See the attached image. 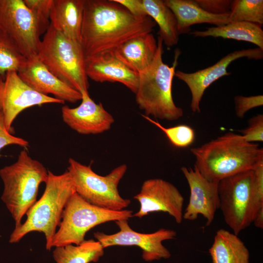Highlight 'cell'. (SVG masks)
<instances>
[{"label":"cell","mask_w":263,"mask_h":263,"mask_svg":"<svg viewBox=\"0 0 263 263\" xmlns=\"http://www.w3.org/2000/svg\"><path fill=\"white\" fill-rule=\"evenodd\" d=\"M156 24L149 16H134L114 0H85L80 44L85 58L151 33Z\"/></svg>","instance_id":"obj_1"},{"label":"cell","mask_w":263,"mask_h":263,"mask_svg":"<svg viewBox=\"0 0 263 263\" xmlns=\"http://www.w3.org/2000/svg\"><path fill=\"white\" fill-rule=\"evenodd\" d=\"M190 151L195 159L194 167L207 180L216 182L253 169L263 159L259 144L248 142L241 134L230 132Z\"/></svg>","instance_id":"obj_2"},{"label":"cell","mask_w":263,"mask_h":263,"mask_svg":"<svg viewBox=\"0 0 263 263\" xmlns=\"http://www.w3.org/2000/svg\"><path fill=\"white\" fill-rule=\"evenodd\" d=\"M45 183L41 197L27 212L26 221L15 227L11 233L10 243H18L28 233L37 231L44 234L46 248L51 249L52 240L61 222L65 207L75 190L67 171L56 175L48 170Z\"/></svg>","instance_id":"obj_3"},{"label":"cell","mask_w":263,"mask_h":263,"mask_svg":"<svg viewBox=\"0 0 263 263\" xmlns=\"http://www.w3.org/2000/svg\"><path fill=\"white\" fill-rule=\"evenodd\" d=\"M157 41V50L153 62L139 74L135 101L146 116L175 121L184 114L183 109L175 104L172 94V80L180 52L176 51L173 65L169 66L163 61L162 39L158 37Z\"/></svg>","instance_id":"obj_4"},{"label":"cell","mask_w":263,"mask_h":263,"mask_svg":"<svg viewBox=\"0 0 263 263\" xmlns=\"http://www.w3.org/2000/svg\"><path fill=\"white\" fill-rule=\"evenodd\" d=\"M48 170L25 150L19 153L17 161L0 169L4 189L1 197L17 227L29 208L37 201L39 187L45 183Z\"/></svg>","instance_id":"obj_5"},{"label":"cell","mask_w":263,"mask_h":263,"mask_svg":"<svg viewBox=\"0 0 263 263\" xmlns=\"http://www.w3.org/2000/svg\"><path fill=\"white\" fill-rule=\"evenodd\" d=\"M37 56L56 77L81 93L90 85L85 57L80 42L71 39L50 24L41 40Z\"/></svg>","instance_id":"obj_6"},{"label":"cell","mask_w":263,"mask_h":263,"mask_svg":"<svg viewBox=\"0 0 263 263\" xmlns=\"http://www.w3.org/2000/svg\"><path fill=\"white\" fill-rule=\"evenodd\" d=\"M219 208L233 233H239L253 223L263 201L257 196L253 169L244 171L221 180L218 184Z\"/></svg>","instance_id":"obj_7"},{"label":"cell","mask_w":263,"mask_h":263,"mask_svg":"<svg viewBox=\"0 0 263 263\" xmlns=\"http://www.w3.org/2000/svg\"><path fill=\"white\" fill-rule=\"evenodd\" d=\"M133 217V211L109 210L92 205L75 192L64 209L58 229L53 237L51 247L79 244L93 227L110 221Z\"/></svg>","instance_id":"obj_8"},{"label":"cell","mask_w":263,"mask_h":263,"mask_svg":"<svg viewBox=\"0 0 263 263\" xmlns=\"http://www.w3.org/2000/svg\"><path fill=\"white\" fill-rule=\"evenodd\" d=\"M70 174L75 192L88 203L112 210L125 209L130 200L121 197L118 186L127 170L122 164L105 176L95 173L91 166L83 165L72 158L68 160Z\"/></svg>","instance_id":"obj_9"},{"label":"cell","mask_w":263,"mask_h":263,"mask_svg":"<svg viewBox=\"0 0 263 263\" xmlns=\"http://www.w3.org/2000/svg\"><path fill=\"white\" fill-rule=\"evenodd\" d=\"M0 29L26 58L37 56L43 33L23 0H0Z\"/></svg>","instance_id":"obj_10"},{"label":"cell","mask_w":263,"mask_h":263,"mask_svg":"<svg viewBox=\"0 0 263 263\" xmlns=\"http://www.w3.org/2000/svg\"><path fill=\"white\" fill-rule=\"evenodd\" d=\"M119 231L112 234L101 232L94 233V236L103 247L112 246H137L142 251V258L147 262L167 259L170 257L169 251L162 242L174 239L175 231L161 228L151 233H142L133 230L127 220L115 221Z\"/></svg>","instance_id":"obj_11"},{"label":"cell","mask_w":263,"mask_h":263,"mask_svg":"<svg viewBox=\"0 0 263 263\" xmlns=\"http://www.w3.org/2000/svg\"><path fill=\"white\" fill-rule=\"evenodd\" d=\"M49 103L64 104L65 102L35 91L16 71L7 72L4 76L0 75V112L10 132H12V124L21 112L35 106Z\"/></svg>","instance_id":"obj_12"},{"label":"cell","mask_w":263,"mask_h":263,"mask_svg":"<svg viewBox=\"0 0 263 263\" xmlns=\"http://www.w3.org/2000/svg\"><path fill=\"white\" fill-rule=\"evenodd\" d=\"M140 204L133 217L139 218L153 212H164L180 224L183 220L184 198L172 183L161 178H151L142 184L140 192L133 197Z\"/></svg>","instance_id":"obj_13"},{"label":"cell","mask_w":263,"mask_h":263,"mask_svg":"<svg viewBox=\"0 0 263 263\" xmlns=\"http://www.w3.org/2000/svg\"><path fill=\"white\" fill-rule=\"evenodd\" d=\"M242 57L260 60L263 58V50L257 47L235 51L228 54L214 64L193 73L175 71L174 76L188 87L191 95L190 109L193 113L201 112L200 102L206 90L214 81L231 74L227 68L233 61Z\"/></svg>","instance_id":"obj_14"},{"label":"cell","mask_w":263,"mask_h":263,"mask_svg":"<svg viewBox=\"0 0 263 263\" xmlns=\"http://www.w3.org/2000/svg\"><path fill=\"white\" fill-rule=\"evenodd\" d=\"M181 171L190 190L188 204L183 212V219L194 221L201 215L206 220V226H209L219 208V182L207 180L194 167H182Z\"/></svg>","instance_id":"obj_15"},{"label":"cell","mask_w":263,"mask_h":263,"mask_svg":"<svg viewBox=\"0 0 263 263\" xmlns=\"http://www.w3.org/2000/svg\"><path fill=\"white\" fill-rule=\"evenodd\" d=\"M81 104L76 107L61 108L63 121L70 128L81 134H97L109 130L114 122L113 116L101 102L95 103L88 91L81 93Z\"/></svg>","instance_id":"obj_16"},{"label":"cell","mask_w":263,"mask_h":263,"mask_svg":"<svg viewBox=\"0 0 263 263\" xmlns=\"http://www.w3.org/2000/svg\"><path fill=\"white\" fill-rule=\"evenodd\" d=\"M17 72L26 84L39 93L53 95L64 102L74 103L81 100V94L56 77L37 56L27 58Z\"/></svg>","instance_id":"obj_17"},{"label":"cell","mask_w":263,"mask_h":263,"mask_svg":"<svg viewBox=\"0 0 263 263\" xmlns=\"http://www.w3.org/2000/svg\"><path fill=\"white\" fill-rule=\"evenodd\" d=\"M87 77L98 82H119L134 94L139 75L131 70L115 56L113 51H105L85 58Z\"/></svg>","instance_id":"obj_18"},{"label":"cell","mask_w":263,"mask_h":263,"mask_svg":"<svg viewBox=\"0 0 263 263\" xmlns=\"http://www.w3.org/2000/svg\"><path fill=\"white\" fill-rule=\"evenodd\" d=\"M157 50V41L152 33L132 38L113 50L116 57L138 75L151 65Z\"/></svg>","instance_id":"obj_19"},{"label":"cell","mask_w":263,"mask_h":263,"mask_svg":"<svg viewBox=\"0 0 263 263\" xmlns=\"http://www.w3.org/2000/svg\"><path fill=\"white\" fill-rule=\"evenodd\" d=\"M85 0H53L51 25L72 40L80 43Z\"/></svg>","instance_id":"obj_20"},{"label":"cell","mask_w":263,"mask_h":263,"mask_svg":"<svg viewBox=\"0 0 263 263\" xmlns=\"http://www.w3.org/2000/svg\"><path fill=\"white\" fill-rule=\"evenodd\" d=\"M174 14L179 35L187 34L195 24L209 23L221 26L230 22L229 14L215 15L206 11L195 0H164Z\"/></svg>","instance_id":"obj_21"},{"label":"cell","mask_w":263,"mask_h":263,"mask_svg":"<svg viewBox=\"0 0 263 263\" xmlns=\"http://www.w3.org/2000/svg\"><path fill=\"white\" fill-rule=\"evenodd\" d=\"M209 253L212 263H249V252L244 242L225 229L216 232Z\"/></svg>","instance_id":"obj_22"},{"label":"cell","mask_w":263,"mask_h":263,"mask_svg":"<svg viewBox=\"0 0 263 263\" xmlns=\"http://www.w3.org/2000/svg\"><path fill=\"white\" fill-rule=\"evenodd\" d=\"M194 37L222 38L251 42L263 50V31L261 26L255 23L231 22L221 26L207 28L205 31L190 32Z\"/></svg>","instance_id":"obj_23"},{"label":"cell","mask_w":263,"mask_h":263,"mask_svg":"<svg viewBox=\"0 0 263 263\" xmlns=\"http://www.w3.org/2000/svg\"><path fill=\"white\" fill-rule=\"evenodd\" d=\"M145 11L157 24L158 37L168 47L176 45L179 34L176 17L171 9L162 0H142Z\"/></svg>","instance_id":"obj_24"},{"label":"cell","mask_w":263,"mask_h":263,"mask_svg":"<svg viewBox=\"0 0 263 263\" xmlns=\"http://www.w3.org/2000/svg\"><path fill=\"white\" fill-rule=\"evenodd\" d=\"M104 249L97 240H85L77 245L56 247L53 256L56 263H95L103 256Z\"/></svg>","instance_id":"obj_25"},{"label":"cell","mask_w":263,"mask_h":263,"mask_svg":"<svg viewBox=\"0 0 263 263\" xmlns=\"http://www.w3.org/2000/svg\"><path fill=\"white\" fill-rule=\"evenodd\" d=\"M230 22L244 21L263 24V0H232L229 14Z\"/></svg>","instance_id":"obj_26"},{"label":"cell","mask_w":263,"mask_h":263,"mask_svg":"<svg viewBox=\"0 0 263 263\" xmlns=\"http://www.w3.org/2000/svg\"><path fill=\"white\" fill-rule=\"evenodd\" d=\"M26 58L10 38L0 29V75L9 71L18 72Z\"/></svg>","instance_id":"obj_27"},{"label":"cell","mask_w":263,"mask_h":263,"mask_svg":"<svg viewBox=\"0 0 263 263\" xmlns=\"http://www.w3.org/2000/svg\"><path fill=\"white\" fill-rule=\"evenodd\" d=\"M142 116L145 119L161 130L164 133L170 143L175 147L181 148L188 147L195 140V131L189 126L180 124L166 128L149 116L144 114H142Z\"/></svg>","instance_id":"obj_28"},{"label":"cell","mask_w":263,"mask_h":263,"mask_svg":"<svg viewBox=\"0 0 263 263\" xmlns=\"http://www.w3.org/2000/svg\"><path fill=\"white\" fill-rule=\"evenodd\" d=\"M34 14L45 33L50 24V14L53 0H23Z\"/></svg>","instance_id":"obj_29"},{"label":"cell","mask_w":263,"mask_h":263,"mask_svg":"<svg viewBox=\"0 0 263 263\" xmlns=\"http://www.w3.org/2000/svg\"><path fill=\"white\" fill-rule=\"evenodd\" d=\"M245 140L256 143L263 141V115L257 114L248 121L246 128L239 131Z\"/></svg>","instance_id":"obj_30"},{"label":"cell","mask_w":263,"mask_h":263,"mask_svg":"<svg viewBox=\"0 0 263 263\" xmlns=\"http://www.w3.org/2000/svg\"><path fill=\"white\" fill-rule=\"evenodd\" d=\"M234 103L236 114L242 118L250 110L263 105V95H236L234 97Z\"/></svg>","instance_id":"obj_31"},{"label":"cell","mask_w":263,"mask_h":263,"mask_svg":"<svg viewBox=\"0 0 263 263\" xmlns=\"http://www.w3.org/2000/svg\"><path fill=\"white\" fill-rule=\"evenodd\" d=\"M203 9L215 15L229 14L232 3L231 0H195Z\"/></svg>","instance_id":"obj_32"},{"label":"cell","mask_w":263,"mask_h":263,"mask_svg":"<svg viewBox=\"0 0 263 263\" xmlns=\"http://www.w3.org/2000/svg\"><path fill=\"white\" fill-rule=\"evenodd\" d=\"M11 145L24 148L29 147V142L22 138L15 136L7 130L2 114L0 112V151L4 147ZM0 153V157H1Z\"/></svg>","instance_id":"obj_33"},{"label":"cell","mask_w":263,"mask_h":263,"mask_svg":"<svg viewBox=\"0 0 263 263\" xmlns=\"http://www.w3.org/2000/svg\"><path fill=\"white\" fill-rule=\"evenodd\" d=\"M124 6L131 14L138 18L147 17L142 0H114Z\"/></svg>","instance_id":"obj_34"},{"label":"cell","mask_w":263,"mask_h":263,"mask_svg":"<svg viewBox=\"0 0 263 263\" xmlns=\"http://www.w3.org/2000/svg\"><path fill=\"white\" fill-rule=\"evenodd\" d=\"M252 223H254L256 227L263 229V207L257 211Z\"/></svg>","instance_id":"obj_35"}]
</instances>
